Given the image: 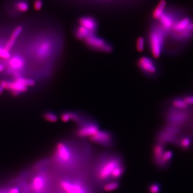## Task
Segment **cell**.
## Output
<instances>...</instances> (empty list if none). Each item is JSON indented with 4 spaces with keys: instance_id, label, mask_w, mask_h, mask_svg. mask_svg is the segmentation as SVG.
Segmentation results:
<instances>
[{
    "instance_id": "5bb4252c",
    "label": "cell",
    "mask_w": 193,
    "mask_h": 193,
    "mask_svg": "<svg viewBox=\"0 0 193 193\" xmlns=\"http://www.w3.org/2000/svg\"><path fill=\"white\" fill-rule=\"evenodd\" d=\"M6 89L10 91L13 94H17L22 92H25L28 90V88L25 86L15 81L13 82H6Z\"/></svg>"
},
{
    "instance_id": "d6a6232c",
    "label": "cell",
    "mask_w": 193,
    "mask_h": 193,
    "mask_svg": "<svg viewBox=\"0 0 193 193\" xmlns=\"http://www.w3.org/2000/svg\"><path fill=\"white\" fill-rule=\"evenodd\" d=\"M43 6V2L42 0H35L34 2V8L35 10L39 11L41 10Z\"/></svg>"
},
{
    "instance_id": "52a82bcc",
    "label": "cell",
    "mask_w": 193,
    "mask_h": 193,
    "mask_svg": "<svg viewBox=\"0 0 193 193\" xmlns=\"http://www.w3.org/2000/svg\"><path fill=\"white\" fill-rule=\"evenodd\" d=\"M49 185V179L44 173H39L35 175L32 180L30 188L33 193H45L47 191Z\"/></svg>"
},
{
    "instance_id": "8992f818",
    "label": "cell",
    "mask_w": 193,
    "mask_h": 193,
    "mask_svg": "<svg viewBox=\"0 0 193 193\" xmlns=\"http://www.w3.org/2000/svg\"><path fill=\"white\" fill-rule=\"evenodd\" d=\"M137 65L142 73L146 77H154L158 73V67L156 62L149 56H144L139 58Z\"/></svg>"
},
{
    "instance_id": "484cf974",
    "label": "cell",
    "mask_w": 193,
    "mask_h": 193,
    "mask_svg": "<svg viewBox=\"0 0 193 193\" xmlns=\"http://www.w3.org/2000/svg\"><path fill=\"white\" fill-rule=\"evenodd\" d=\"M179 144H180V147H182V149H187L189 148L190 145L191 141L189 137H184L181 139L179 142Z\"/></svg>"
},
{
    "instance_id": "83f0119b",
    "label": "cell",
    "mask_w": 193,
    "mask_h": 193,
    "mask_svg": "<svg viewBox=\"0 0 193 193\" xmlns=\"http://www.w3.org/2000/svg\"><path fill=\"white\" fill-rule=\"evenodd\" d=\"M162 131L169 133L171 134L174 135H175L179 132L178 129H177L174 126H165L162 129Z\"/></svg>"
},
{
    "instance_id": "cb8c5ba5",
    "label": "cell",
    "mask_w": 193,
    "mask_h": 193,
    "mask_svg": "<svg viewBox=\"0 0 193 193\" xmlns=\"http://www.w3.org/2000/svg\"><path fill=\"white\" fill-rule=\"evenodd\" d=\"M15 81H16L17 82L22 84L25 87H28L29 86H32L33 85H35V81L31 79H27V78H24L23 77H17Z\"/></svg>"
},
{
    "instance_id": "ac0fdd59",
    "label": "cell",
    "mask_w": 193,
    "mask_h": 193,
    "mask_svg": "<svg viewBox=\"0 0 193 193\" xmlns=\"http://www.w3.org/2000/svg\"><path fill=\"white\" fill-rule=\"evenodd\" d=\"M172 157H173L172 151L170 150L165 151L164 154L162 156L160 164L158 166V167L163 169L164 167H167V165L171 162Z\"/></svg>"
},
{
    "instance_id": "e575fe53",
    "label": "cell",
    "mask_w": 193,
    "mask_h": 193,
    "mask_svg": "<svg viewBox=\"0 0 193 193\" xmlns=\"http://www.w3.org/2000/svg\"><path fill=\"white\" fill-rule=\"evenodd\" d=\"M6 81H2L0 82V95L3 92L4 90L6 89Z\"/></svg>"
},
{
    "instance_id": "603a6c76",
    "label": "cell",
    "mask_w": 193,
    "mask_h": 193,
    "mask_svg": "<svg viewBox=\"0 0 193 193\" xmlns=\"http://www.w3.org/2000/svg\"><path fill=\"white\" fill-rule=\"evenodd\" d=\"M161 186L157 182H153L149 185L147 188L149 193H160Z\"/></svg>"
},
{
    "instance_id": "7402d4cb",
    "label": "cell",
    "mask_w": 193,
    "mask_h": 193,
    "mask_svg": "<svg viewBox=\"0 0 193 193\" xmlns=\"http://www.w3.org/2000/svg\"><path fill=\"white\" fill-rule=\"evenodd\" d=\"M119 182L118 181H112L107 182L103 186V190L105 191H112L119 188Z\"/></svg>"
},
{
    "instance_id": "4dcf8cb0",
    "label": "cell",
    "mask_w": 193,
    "mask_h": 193,
    "mask_svg": "<svg viewBox=\"0 0 193 193\" xmlns=\"http://www.w3.org/2000/svg\"><path fill=\"white\" fill-rule=\"evenodd\" d=\"M15 41H16L15 39L10 38L9 40L8 41L5 45L4 48L7 51H9L10 50H11V48H13V46L15 45Z\"/></svg>"
},
{
    "instance_id": "5b68a950",
    "label": "cell",
    "mask_w": 193,
    "mask_h": 193,
    "mask_svg": "<svg viewBox=\"0 0 193 193\" xmlns=\"http://www.w3.org/2000/svg\"><path fill=\"white\" fill-rule=\"evenodd\" d=\"M99 130V126L97 122L90 117L78 125L75 134L79 138L90 137Z\"/></svg>"
},
{
    "instance_id": "836d02e7",
    "label": "cell",
    "mask_w": 193,
    "mask_h": 193,
    "mask_svg": "<svg viewBox=\"0 0 193 193\" xmlns=\"http://www.w3.org/2000/svg\"><path fill=\"white\" fill-rule=\"evenodd\" d=\"M187 105H193V96H189L184 99Z\"/></svg>"
},
{
    "instance_id": "44dd1931",
    "label": "cell",
    "mask_w": 193,
    "mask_h": 193,
    "mask_svg": "<svg viewBox=\"0 0 193 193\" xmlns=\"http://www.w3.org/2000/svg\"><path fill=\"white\" fill-rule=\"evenodd\" d=\"M14 7L19 12L25 13L29 9V5L26 0H18L15 2Z\"/></svg>"
},
{
    "instance_id": "3957f363",
    "label": "cell",
    "mask_w": 193,
    "mask_h": 193,
    "mask_svg": "<svg viewBox=\"0 0 193 193\" xmlns=\"http://www.w3.org/2000/svg\"><path fill=\"white\" fill-rule=\"evenodd\" d=\"M54 158L56 163L65 167L73 165L76 160L73 150L70 145L64 142L57 143Z\"/></svg>"
},
{
    "instance_id": "d4e9b609",
    "label": "cell",
    "mask_w": 193,
    "mask_h": 193,
    "mask_svg": "<svg viewBox=\"0 0 193 193\" xmlns=\"http://www.w3.org/2000/svg\"><path fill=\"white\" fill-rule=\"evenodd\" d=\"M172 104L175 107L178 108V109H185L187 106L185 100L184 99H175L173 100Z\"/></svg>"
},
{
    "instance_id": "8fae6325",
    "label": "cell",
    "mask_w": 193,
    "mask_h": 193,
    "mask_svg": "<svg viewBox=\"0 0 193 193\" xmlns=\"http://www.w3.org/2000/svg\"><path fill=\"white\" fill-rule=\"evenodd\" d=\"M79 25L88 29L91 32L96 34L98 29V24L96 19L90 16L82 17L78 20Z\"/></svg>"
},
{
    "instance_id": "4316f807",
    "label": "cell",
    "mask_w": 193,
    "mask_h": 193,
    "mask_svg": "<svg viewBox=\"0 0 193 193\" xmlns=\"http://www.w3.org/2000/svg\"><path fill=\"white\" fill-rule=\"evenodd\" d=\"M145 46V40L143 37H139L136 41V49L140 52L143 51Z\"/></svg>"
},
{
    "instance_id": "30bf717a",
    "label": "cell",
    "mask_w": 193,
    "mask_h": 193,
    "mask_svg": "<svg viewBox=\"0 0 193 193\" xmlns=\"http://www.w3.org/2000/svg\"><path fill=\"white\" fill-rule=\"evenodd\" d=\"M158 20L159 22V25L167 34L169 32L172 30L177 19H176L175 15H173V13L165 11Z\"/></svg>"
},
{
    "instance_id": "9a60e30c",
    "label": "cell",
    "mask_w": 193,
    "mask_h": 193,
    "mask_svg": "<svg viewBox=\"0 0 193 193\" xmlns=\"http://www.w3.org/2000/svg\"><path fill=\"white\" fill-rule=\"evenodd\" d=\"M157 142H160L162 143H172L175 141V136L174 135L171 134L169 133L161 131L157 135Z\"/></svg>"
},
{
    "instance_id": "d590c367",
    "label": "cell",
    "mask_w": 193,
    "mask_h": 193,
    "mask_svg": "<svg viewBox=\"0 0 193 193\" xmlns=\"http://www.w3.org/2000/svg\"><path fill=\"white\" fill-rule=\"evenodd\" d=\"M20 191L19 188L13 187L8 190V193H19Z\"/></svg>"
},
{
    "instance_id": "ba28073f",
    "label": "cell",
    "mask_w": 193,
    "mask_h": 193,
    "mask_svg": "<svg viewBox=\"0 0 193 193\" xmlns=\"http://www.w3.org/2000/svg\"><path fill=\"white\" fill-rule=\"evenodd\" d=\"M90 140L94 143L99 145L110 147L114 144V136L112 132L108 131L99 130L91 136Z\"/></svg>"
},
{
    "instance_id": "4fadbf2b",
    "label": "cell",
    "mask_w": 193,
    "mask_h": 193,
    "mask_svg": "<svg viewBox=\"0 0 193 193\" xmlns=\"http://www.w3.org/2000/svg\"><path fill=\"white\" fill-rule=\"evenodd\" d=\"M191 21V19L188 17H183L182 19L177 20L172 29V30L173 31L172 32L180 33L184 31Z\"/></svg>"
},
{
    "instance_id": "277c9868",
    "label": "cell",
    "mask_w": 193,
    "mask_h": 193,
    "mask_svg": "<svg viewBox=\"0 0 193 193\" xmlns=\"http://www.w3.org/2000/svg\"><path fill=\"white\" fill-rule=\"evenodd\" d=\"M59 186L62 193H91L87 184L79 179H64L60 181Z\"/></svg>"
},
{
    "instance_id": "6da1fadb",
    "label": "cell",
    "mask_w": 193,
    "mask_h": 193,
    "mask_svg": "<svg viewBox=\"0 0 193 193\" xmlns=\"http://www.w3.org/2000/svg\"><path fill=\"white\" fill-rule=\"evenodd\" d=\"M123 164L120 156L115 154L105 155L98 163L95 169V175L99 182L110 181V175L115 168Z\"/></svg>"
},
{
    "instance_id": "2e32d148",
    "label": "cell",
    "mask_w": 193,
    "mask_h": 193,
    "mask_svg": "<svg viewBox=\"0 0 193 193\" xmlns=\"http://www.w3.org/2000/svg\"><path fill=\"white\" fill-rule=\"evenodd\" d=\"M74 34L76 38L79 40H84L89 35L94 34L92 33L88 29L84 28L82 26L79 25L76 28L74 31Z\"/></svg>"
},
{
    "instance_id": "9c48e42d",
    "label": "cell",
    "mask_w": 193,
    "mask_h": 193,
    "mask_svg": "<svg viewBox=\"0 0 193 193\" xmlns=\"http://www.w3.org/2000/svg\"><path fill=\"white\" fill-rule=\"evenodd\" d=\"M85 46L90 50L103 52L104 48L107 43L106 40L98 37L96 34H92L84 40Z\"/></svg>"
},
{
    "instance_id": "f1b7e54d",
    "label": "cell",
    "mask_w": 193,
    "mask_h": 193,
    "mask_svg": "<svg viewBox=\"0 0 193 193\" xmlns=\"http://www.w3.org/2000/svg\"><path fill=\"white\" fill-rule=\"evenodd\" d=\"M44 118L47 121L51 122H55L57 121L58 119L57 116L53 113L51 112L46 113L44 115Z\"/></svg>"
},
{
    "instance_id": "d6986e66",
    "label": "cell",
    "mask_w": 193,
    "mask_h": 193,
    "mask_svg": "<svg viewBox=\"0 0 193 193\" xmlns=\"http://www.w3.org/2000/svg\"><path fill=\"white\" fill-rule=\"evenodd\" d=\"M125 171V167L123 164L119 166L113 171L110 175V181H118L123 175Z\"/></svg>"
},
{
    "instance_id": "7a4b0ae2",
    "label": "cell",
    "mask_w": 193,
    "mask_h": 193,
    "mask_svg": "<svg viewBox=\"0 0 193 193\" xmlns=\"http://www.w3.org/2000/svg\"><path fill=\"white\" fill-rule=\"evenodd\" d=\"M166 33L159 25L154 24L151 27L148 34L149 50L154 58H159L164 47V40Z\"/></svg>"
},
{
    "instance_id": "ffe728a7",
    "label": "cell",
    "mask_w": 193,
    "mask_h": 193,
    "mask_svg": "<svg viewBox=\"0 0 193 193\" xmlns=\"http://www.w3.org/2000/svg\"><path fill=\"white\" fill-rule=\"evenodd\" d=\"M9 64L11 68L13 69H20L24 66V61L20 57L15 56L10 59Z\"/></svg>"
},
{
    "instance_id": "e0dca14e",
    "label": "cell",
    "mask_w": 193,
    "mask_h": 193,
    "mask_svg": "<svg viewBox=\"0 0 193 193\" xmlns=\"http://www.w3.org/2000/svg\"><path fill=\"white\" fill-rule=\"evenodd\" d=\"M166 2L165 0H162L158 3L156 8L153 11V17L155 19H159L162 14L164 13L165 9Z\"/></svg>"
},
{
    "instance_id": "8d00e7d4",
    "label": "cell",
    "mask_w": 193,
    "mask_h": 193,
    "mask_svg": "<svg viewBox=\"0 0 193 193\" xmlns=\"http://www.w3.org/2000/svg\"><path fill=\"white\" fill-rule=\"evenodd\" d=\"M4 69V66L2 64H0V72H3Z\"/></svg>"
},
{
    "instance_id": "7c38bea8",
    "label": "cell",
    "mask_w": 193,
    "mask_h": 193,
    "mask_svg": "<svg viewBox=\"0 0 193 193\" xmlns=\"http://www.w3.org/2000/svg\"><path fill=\"white\" fill-rule=\"evenodd\" d=\"M165 151V147L164 144L157 142L153 147V163L157 167L160 164L162 156Z\"/></svg>"
},
{
    "instance_id": "1f68e13d",
    "label": "cell",
    "mask_w": 193,
    "mask_h": 193,
    "mask_svg": "<svg viewBox=\"0 0 193 193\" xmlns=\"http://www.w3.org/2000/svg\"><path fill=\"white\" fill-rule=\"evenodd\" d=\"M0 57L4 59H9L10 57L9 51H7L4 48L0 47Z\"/></svg>"
},
{
    "instance_id": "74e56055",
    "label": "cell",
    "mask_w": 193,
    "mask_h": 193,
    "mask_svg": "<svg viewBox=\"0 0 193 193\" xmlns=\"http://www.w3.org/2000/svg\"><path fill=\"white\" fill-rule=\"evenodd\" d=\"M0 193H8V190H1Z\"/></svg>"
},
{
    "instance_id": "f546056e",
    "label": "cell",
    "mask_w": 193,
    "mask_h": 193,
    "mask_svg": "<svg viewBox=\"0 0 193 193\" xmlns=\"http://www.w3.org/2000/svg\"><path fill=\"white\" fill-rule=\"evenodd\" d=\"M23 30L22 26H17L16 28H15L13 33L11 34V38L14 39L15 40H16V39L19 37V35H20V33L22 32Z\"/></svg>"
}]
</instances>
